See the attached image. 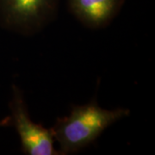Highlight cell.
I'll list each match as a JSON object with an SVG mask.
<instances>
[{"instance_id":"obj_1","label":"cell","mask_w":155,"mask_h":155,"mask_svg":"<svg viewBox=\"0 0 155 155\" xmlns=\"http://www.w3.org/2000/svg\"><path fill=\"white\" fill-rule=\"evenodd\" d=\"M127 109L106 110L97 103L74 106L71 114L58 118L52 127L61 154L72 153L92 143L106 128L129 115Z\"/></svg>"},{"instance_id":"obj_2","label":"cell","mask_w":155,"mask_h":155,"mask_svg":"<svg viewBox=\"0 0 155 155\" xmlns=\"http://www.w3.org/2000/svg\"><path fill=\"white\" fill-rule=\"evenodd\" d=\"M59 0H0V22L22 35L38 32L56 13Z\"/></svg>"},{"instance_id":"obj_3","label":"cell","mask_w":155,"mask_h":155,"mask_svg":"<svg viewBox=\"0 0 155 155\" xmlns=\"http://www.w3.org/2000/svg\"><path fill=\"white\" fill-rule=\"evenodd\" d=\"M12 91L11 119L19 135L23 153L28 155L61 154L54 148L55 140L52 129L34 122L28 115L21 90L13 85Z\"/></svg>"},{"instance_id":"obj_4","label":"cell","mask_w":155,"mask_h":155,"mask_svg":"<svg viewBox=\"0 0 155 155\" xmlns=\"http://www.w3.org/2000/svg\"><path fill=\"white\" fill-rule=\"evenodd\" d=\"M125 0H67L78 19L91 28L105 27L117 16Z\"/></svg>"},{"instance_id":"obj_5","label":"cell","mask_w":155,"mask_h":155,"mask_svg":"<svg viewBox=\"0 0 155 155\" xmlns=\"http://www.w3.org/2000/svg\"><path fill=\"white\" fill-rule=\"evenodd\" d=\"M11 123V116H6L5 118L2 119L0 121V128L3 127H5V126H9Z\"/></svg>"}]
</instances>
